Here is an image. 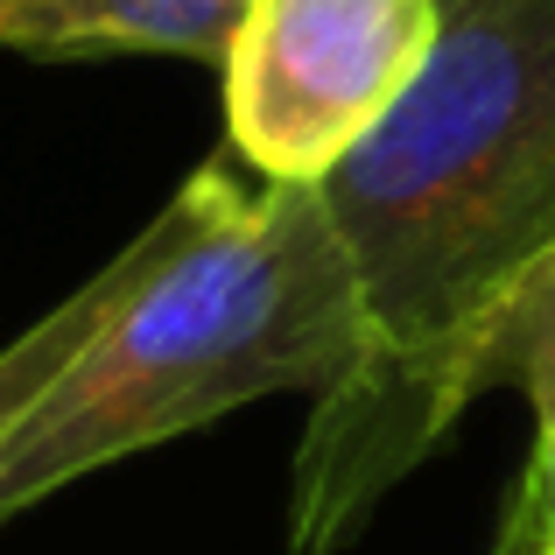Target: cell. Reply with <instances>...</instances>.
Segmentation results:
<instances>
[{
  "instance_id": "1",
  "label": "cell",
  "mask_w": 555,
  "mask_h": 555,
  "mask_svg": "<svg viewBox=\"0 0 555 555\" xmlns=\"http://www.w3.org/2000/svg\"><path fill=\"white\" fill-rule=\"evenodd\" d=\"M317 190L359 359L310 408L288 548L338 555L492 387V345L555 254V0H443L415 85Z\"/></svg>"
},
{
  "instance_id": "2",
  "label": "cell",
  "mask_w": 555,
  "mask_h": 555,
  "mask_svg": "<svg viewBox=\"0 0 555 555\" xmlns=\"http://www.w3.org/2000/svg\"><path fill=\"white\" fill-rule=\"evenodd\" d=\"M359 359V302L317 183L204 163L99 268V310L0 429V528L64 486L268 393H324Z\"/></svg>"
},
{
  "instance_id": "3",
  "label": "cell",
  "mask_w": 555,
  "mask_h": 555,
  "mask_svg": "<svg viewBox=\"0 0 555 555\" xmlns=\"http://www.w3.org/2000/svg\"><path fill=\"white\" fill-rule=\"evenodd\" d=\"M443 0H246L225 127L260 183H324L415 85Z\"/></svg>"
},
{
  "instance_id": "4",
  "label": "cell",
  "mask_w": 555,
  "mask_h": 555,
  "mask_svg": "<svg viewBox=\"0 0 555 555\" xmlns=\"http://www.w3.org/2000/svg\"><path fill=\"white\" fill-rule=\"evenodd\" d=\"M246 0H0V50L28 56H197L225 64Z\"/></svg>"
},
{
  "instance_id": "5",
  "label": "cell",
  "mask_w": 555,
  "mask_h": 555,
  "mask_svg": "<svg viewBox=\"0 0 555 555\" xmlns=\"http://www.w3.org/2000/svg\"><path fill=\"white\" fill-rule=\"evenodd\" d=\"M492 387H520L534 408V450H528V472H520L514 514H506L500 555L555 548V254L520 288L514 317L492 345Z\"/></svg>"
},
{
  "instance_id": "6",
  "label": "cell",
  "mask_w": 555,
  "mask_h": 555,
  "mask_svg": "<svg viewBox=\"0 0 555 555\" xmlns=\"http://www.w3.org/2000/svg\"><path fill=\"white\" fill-rule=\"evenodd\" d=\"M92 310H99V274H92L85 288H70L56 310H42L36 324L22 331V338L0 345V429H8V422L22 415V408L36 401L42 387H50V373L64 366L70 352H78V338H85V324H92Z\"/></svg>"
},
{
  "instance_id": "7",
  "label": "cell",
  "mask_w": 555,
  "mask_h": 555,
  "mask_svg": "<svg viewBox=\"0 0 555 555\" xmlns=\"http://www.w3.org/2000/svg\"><path fill=\"white\" fill-rule=\"evenodd\" d=\"M534 555H555V548H534Z\"/></svg>"
}]
</instances>
